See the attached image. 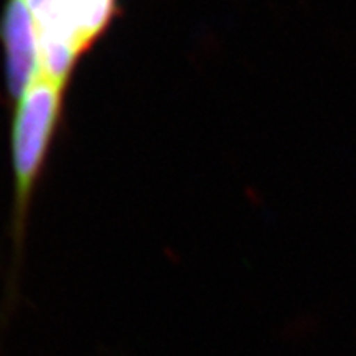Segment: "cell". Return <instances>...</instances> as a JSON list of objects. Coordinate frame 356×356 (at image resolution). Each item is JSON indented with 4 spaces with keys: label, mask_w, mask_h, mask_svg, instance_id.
Returning a JSON list of instances; mask_svg holds the SVG:
<instances>
[{
    "label": "cell",
    "mask_w": 356,
    "mask_h": 356,
    "mask_svg": "<svg viewBox=\"0 0 356 356\" xmlns=\"http://www.w3.org/2000/svg\"><path fill=\"white\" fill-rule=\"evenodd\" d=\"M66 7L78 50L84 55L109 25L115 0H66Z\"/></svg>",
    "instance_id": "obj_3"
},
{
    "label": "cell",
    "mask_w": 356,
    "mask_h": 356,
    "mask_svg": "<svg viewBox=\"0 0 356 356\" xmlns=\"http://www.w3.org/2000/svg\"><path fill=\"white\" fill-rule=\"evenodd\" d=\"M0 37L6 50L8 95L17 102L42 73L38 30L25 0H8L0 22Z\"/></svg>",
    "instance_id": "obj_2"
},
{
    "label": "cell",
    "mask_w": 356,
    "mask_h": 356,
    "mask_svg": "<svg viewBox=\"0 0 356 356\" xmlns=\"http://www.w3.org/2000/svg\"><path fill=\"white\" fill-rule=\"evenodd\" d=\"M65 91L40 73L17 101L12 126L17 228H22L30 197L51 147L61 118Z\"/></svg>",
    "instance_id": "obj_1"
}]
</instances>
